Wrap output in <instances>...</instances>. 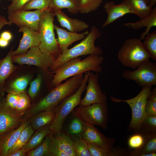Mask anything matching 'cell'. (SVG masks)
I'll use <instances>...</instances> for the list:
<instances>
[{
    "label": "cell",
    "instance_id": "cell-32",
    "mask_svg": "<svg viewBox=\"0 0 156 156\" xmlns=\"http://www.w3.org/2000/svg\"><path fill=\"white\" fill-rule=\"evenodd\" d=\"M72 140L75 156H91L88 143L83 138L70 135Z\"/></svg>",
    "mask_w": 156,
    "mask_h": 156
},
{
    "label": "cell",
    "instance_id": "cell-47",
    "mask_svg": "<svg viewBox=\"0 0 156 156\" xmlns=\"http://www.w3.org/2000/svg\"><path fill=\"white\" fill-rule=\"evenodd\" d=\"M156 3V0H151V2L149 4V6L151 8H153L154 7Z\"/></svg>",
    "mask_w": 156,
    "mask_h": 156
},
{
    "label": "cell",
    "instance_id": "cell-8",
    "mask_svg": "<svg viewBox=\"0 0 156 156\" xmlns=\"http://www.w3.org/2000/svg\"><path fill=\"white\" fill-rule=\"evenodd\" d=\"M152 87H143L141 91L135 97L123 100L110 97L111 101L115 103L125 102L130 107L132 111V117L128 128L130 131L138 132L141 125L146 117L145 107L147 97L151 90Z\"/></svg>",
    "mask_w": 156,
    "mask_h": 156
},
{
    "label": "cell",
    "instance_id": "cell-4",
    "mask_svg": "<svg viewBox=\"0 0 156 156\" xmlns=\"http://www.w3.org/2000/svg\"><path fill=\"white\" fill-rule=\"evenodd\" d=\"M140 38H130L126 40L117 55L118 60L125 67L136 68L150 56L143 42Z\"/></svg>",
    "mask_w": 156,
    "mask_h": 156
},
{
    "label": "cell",
    "instance_id": "cell-36",
    "mask_svg": "<svg viewBox=\"0 0 156 156\" xmlns=\"http://www.w3.org/2000/svg\"><path fill=\"white\" fill-rule=\"evenodd\" d=\"M145 112L146 116H156V88L151 90L146 101Z\"/></svg>",
    "mask_w": 156,
    "mask_h": 156
},
{
    "label": "cell",
    "instance_id": "cell-39",
    "mask_svg": "<svg viewBox=\"0 0 156 156\" xmlns=\"http://www.w3.org/2000/svg\"><path fill=\"white\" fill-rule=\"evenodd\" d=\"M144 140V134L140 132H136L129 138L128 146L130 148L132 149L139 148L143 144Z\"/></svg>",
    "mask_w": 156,
    "mask_h": 156
},
{
    "label": "cell",
    "instance_id": "cell-10",
    "mask_svg": "<svg viewBox=\"0 0 156 156\" xmlns=\"http://www.w3.org/2000/svg\"><path fill=\"white\" fill-rule=\"evenodd\" d=\"M55 60L52 55L42 52L38 47L30 48L24 54L12 56L13 63L35 66L45 71L49 70Z\"/></svg>",
    "mask_w": 156,
    "mask_h": 156
},
{
    "label": "cell",
    "instance_id": "cell-49",
    "mask_svg": "<svg viewBox=\"0 0 156 156\" xmlns=\"http://www.w3.org/2000/svg\"><path fill=\"white\" fill-rule=\"evenodd\" d=\"M146 3H147V4H148V5L149 4L151 0H145Z\"/></svg>",
    "mask_w": 156,
    "mask_h": 156
},
{
    "label": "cell",
    "instance_id": "cell-3",
    "mask_svg": "<svg viewBox=\"0 0 156 156\" xmlns=\"http://www.w3.org/2000/svg\"><path fill=\"white\" fill-rule=\"evenodd\" d=\"M101 33L95 26L91 27L90 32L80 42L60 54L55 60L49 70L53 73L61 65L68 60L81 56L91 54L100 55L103 51L95 45L96 40L101 36Z\"/></svg>",
    "mask_w": 156,
    "mask_h": 156
},
{
    "label": "cell",
    "instance_id": "cell-27",
    "mask_svg": "<svg viewBox=\"0 0 156 156\" xmlns=\"http://www.w3.org/2000/svg\"><path fill=\"white\" fill-rule=\"evenodd\" d=\"M123 2L128 6L131 13L137 15L140 19L147 17L152 10L145 0H124Z\"/></svg>",
    "mask_w": 156,
    "mask_h": 156
},
{
    "label": "cell",
    "instance_id": "cell-44",
    "mask_svg": "<svg viewBox=\"0 0 156 156\" xmlns=\"http://www.w3.org/2000/svg\"><path fill=\"white\" fill-rule=\"evenodd\" d=\"M0 37L9 41L12 38V35L9 31H5L1 33Z\"/></svg>",
    "mask_w": 156,
    "mask_h": 156
},
{
    "label": "cell",
    "instance_id": "cell-1",
    "mask_svg": "<svg viewBox=\"0 0 156 156\" xmlns=\"http://www.w3.org/2000/svg\"><path fill=\"white\" fill-rule=\"evenodd\" d=\"M83 74L72 77L63 83L54 87L47 95L37 102L31 105L25 112V118H29L41 111L52 110L65 99L74 93L83 79Z\"/></svg>",
    "mask_w": 156,
    "mask_h": 156
},
{
    "label": "cell",
    "instance_id": "cell-13",
    "mask_svg": "<svg viewBox=\"0 0 156 156\" xmlns=\"http://www.w3.org/2000/svg\"><path fill=\"white\" fill-rule=\"evenodd\" d=\"M19 31L23 33V36L17 49L15 51H12V56L24 54L30 48L38 47L40 42V36L38 31L23 26L19 27Z\"/></svg>",
    "mask_w": 156,
    "mask_h": 156
},
{
    "label": "cell",
    "instance_id": "cell-45",
    "mask_svg": "<svg viewBox=\"0 0 156 156\" xmlns=\"http://www.w3.org/2000/svg\"><path fill=\"white\" fill-rule=\"evenodd\" d=\"M9 44V41L6 40L0 37V47H5L8 46Z\"/></svg>",
    "mask_w": 156,
    "mask_h": 156
},
{
    "label": "cell",
    "instance_id": "cell-50",
    "mask_svg": "<svg viewBox=\"0 0 156 156\" xmlns=\"http://www.w3.org/2000/svg\"><path fill=\"white\" fill-rule=\"evenodd\" d=\"M7 0V1H11L12 0Z\"/></svg>",
    "mask_w": 156,
    "mask_h": 156
},
{
    "label": "cell",
    "instance_id": "cell-30",
    "mask_svg": "<svg viewBox=\"0 0 156 156\" xmlns=\"http://www.w3.org/2000/svg\"><path fill=\"white\" fill-rule=\"evenodd\" d=\"M53 133L51 132L40 144L26 154L27 156H49L52 142Z\"/></svg>",
    "mask_w": 156,
    "mask_h": 156
},
{
    "label": "cell",
    "instance_id": "cell-14",
    "mask_svg": "<svg viewBox=\"0 0 156 156\" xmlns=\"http://www.w3.org/2000/svg\"><path fill=\"white\" fill-rule=\"evenodd\" d=\"M82 138L88 143L101 147L110 148L114 147L115 139L107 137L94 125L85 123Z\"/></svg>",
    "mask_w": 156,
    "mask_h": 156
},
{
    "label": "cell",
    "instance_id": "cell-46",
    "mask_svg": "<svg viewBox=\"0 0 156 156\" xmlns=\"http://www.w3.org/2000/svg\"><path fill=\"white\" fill-rule=\"evenodd\" d=\"M156 152L148 153L142 155L141 156H156Z\"/></svg>",
    "mask_w": 156,
    "mask_h": 156
},
{
    "label": "cell",
    "instance_id": "cell-20",
    "mask_svg": "<svg viewBox=\"0 0 156 156\" xmlns=\"http://www.w3.org/2000/svg\"><path fill=\"white\" fill-rule=\"evenodd\" d=\"M53 12L60 26L69 31L78 33L88 27V25L85 22L70 18L61 10H56Z\"/></svg>",
    "mask_w": 156,
    "mask_h": 156
},
{
    "label": "cell",
    "instance_id": "cell-26",
    "mask_svg": "<svg viewBox=\"0 0 156 156\" xmlns=\"http://www.w3.org/2000/svg\"><path fill=\"white\" fill-rule=\"evenodd\" d=\"M49 125L37 130L33 134L26 144L23 147L27 153L38 147L45 138L51 132Z\"/></svg>",
    "mask_w": 156,
    "mask_h": 156
},
{
    "label": "cell",
    "instance_id": "cell-21",
    "mask_svg": "<svg viewBox=\"0 0 156 156\" xmlns=\"http://www.w3.org/2000/svg\"><path fill=\"white\" fill-rule=\"evenodd\" d=\"M52 149L60 150L68 156H75L73 142L70 136L62 131L53 133L51 149Z\"/></svg>",
    "mask_w": 156,
    "mask_h": 156
},
{
    "label": "cell",
    "instance_id": "cell-37",
    "mask_svg": "<svg viewBox=\"0 0 156 156\" xmlns=\"http://www.w3.org/2000/svg\"><path fill=\"white\" fill-rule=\"evenodd\" d=\"M50 3V0H30L19 10H30L36 9L43 11L49 9Z\"/></svg>",
    "mask_w": 156,
    "mask_h": 156
},
{
    "label": "cell",
    "instance_id": "cell-7",
    "mask_svg": "<svg viewBox=\"0 0 156 156\" xmlns=\"http://www.w3.org/2000/svg\"><path fill=\"white\" fill-rule=\"evenodd\" d=\"M107 105L106 101L86 106L79 105L73 111V114L85 123L97 125L107 129L108 121Z\"/></svg>",
    "mask_w": 156,
    "mask_h": 156
},
{
    "label": "cell",
    "instance_id": "cell-48",
    "mask_svg": "<svg viewBox=\"0 0 156 156\" xmlns=\"http://www.w3.org/2000/svg\"><path fill=\"white\" fill-rule=\"evenodd\" d=\"M4 98V97L0 96V107L3 105Z\"/></svg>",
    "mask_w": 156,
    "mask_h": 156
},
{
    "label": "cell",
    "instance_id": "cell-41",
    "mask_svg": "<svg viewBox=\"0 0 156 156\" xmlns=\"http://www.w3.org/2000/svg\"><path fill=\"white\" fill-rule=\"evenodd\" d=\"M30 0H12V3L7 7L8 14L20 10Z\"/></svg>",
    "mask_w": 156,
    "mask_h": 156
},
{
    "label": "cell",
    "instance_id": "cell-17",
    "mask_svg": "<svg viewBox=\"0 0 156 156\" xmlns=\"http://www.w3.org/2000/svg\"><path fill=\"white\" fill-rule=\"evenodd\" d=\"M24 118L19 115L3 105L0 107V135L18 127Z\"/></svg>",
    "mask_w": 156,
    "mask_h": 156
},
{
    "label": "cell",
    "instance_id": "cell-22",
    "mask_svg": "<svg viewBox=\"0 0 156 156\" xmlns=\"http://www.w3.org/2000/svg\"><path fill=\"white\" fill-rule=\"evenodd\" d=\"M128 28L138 30L146 27V29L140 35V39L144 40L149 33L151 27L156 26V7L153 8L150 13L147 17L133 22L127 23L124 24Z\"/></svg>",
    "mask_w": 156,
    "mask_h": 156
},
{
    "label": "cell",
    "instance_id": "cell-12",
    "mask_svg": "<svg viewBox=\"0 0 156 156\" xmlns=\"http://www.w3.org/2000/svg\"><path fill=\"white\" fill-rule=\"evenodd\" d=\"M98 78L97 73L94 74L90 72L87 81L88 84L85 88L86 95L81 99L80 105L86 106L106 101L107 96L102 91L98 83Z\"/></svg>",
    "mask_w": 156,
    "mask_h": 156
},
{
    "label": "cell",
    "instance_id": "cell-40",
    "mask_svg": "<svg viewBox=\"0 0 156 156\" xmlns=\"http://www.w3.org/2000/svg\"><path fill=\"white\" fill-rule=\"evenodd\" d=\"M42 77L40 75H38L36 77L31 83L28 90L29 96L34 99L36 96L40 88Z\"/></svg>",
    "mask_w": 156,
    "mask_h": 156
},
{
    "label": "cell",
    "instance_id": "cell-19",
    "mask_svg": "<svg viewBox=\"0 0 156 156\" xmlns=\"http://www.w3.org/2000/svg\"><path fill=\"white\" fill-rule=\"evenodd\" d=\"M104 8L107 14V17L102 25L103 27L110 25L127 14L131 13L128 6L123 1L117 4L112 1H108L105 4Z\"/></svg>",
    "mask_w": 156,
    "mask_h": 156
},
{
    "label": "cell",
    "instance_id": "cell-2",
    "mask_svg": "<svg viewBox=\"0 0 156 156\" xmlns=\"http://www.w3.org/2000/svg\"><path fill=\"white\" fill-rule=\"evenodd\" d=\"M103 60L102 56L91 54L82 60L79 57L68 60L53 73L55 74L51 81V87H54L70 77L83 74L87 71L101 72V65Z\"/></svg>",
    "mask_w": 156,
    "mask_h": 156
},
{
    "label": "cell",
    "instance_id": "cell-24",
    "mask_svg": "<svg viewBox=\"0 0 156 156\" xmlns=\"http://www.w3.org/2000/svg\"><path fill=\"white\" fill-rule=\"evenodd\" d=\"M55 115L54 109L40 112L29 118V123L34 130L47 125H50L53 120Z\"/></svg>",
    "mask_w": 156,
    "mask_h": 156
},
{
    "label": "cell",
    "instance_id": "cell-25",
    "mask_svg": "<svg viewBox=\"0 0 156 156\" xmlns=\"http://www.w3.org/2000/svg\"><path fill=\"white\" fill-rule=\"evenodd\" d=\"M144 134L145 140L143 145L137 149L130 148L128 150V156H141L142 154L156 152V133Z\"/></svg>",
    "mask_w": 156,
    "mask_h": 156
},
{
    "label": "cell",
    "instance_id": "cell-11",
    "mask_svg": "<svg viewBox=\"0 0 156 156\" xmlns=\"http://www.w3.org/2000/svg\"><path fill=\"white\" fill-rule=\"evenodd\" d=\"M42 11L19 10L8 14V21L12 24H15L19 27L26 26L30 29L38 31V24Z\"/></svg>",
    "mask_w": 156,
    "mask_h": 156
},
{
    "label": "cell",
    "instance_id": "cell-5",
    "mask_svg": "<svg viewBox=\"0 0 156 156\" xmlns=\"http://www.w3.org/2000/svg\"><path fill=\"white\" fill-rule=\"evenodd\" d=\"M90 71L85 73L81 83L73 94L64 99L54 109L55 118L49 125V128L53 133L62 131L63 123L66 117L75 108L80 105L81 95L85 90Z\"/></svg>",
    "mask_w": 156,
    "mask_h": 156
},
{
    "label": "cell",
    "instance_id": "cell-35",
    "mask_svg": "<svg viewBox=\"0 0 156 156\" xmlns=\"http://www.w3.org/2000/svg\"><path fill=\"white\" fill-rule=\"evenodd\" d=\"M143 43L150 58L156 61V31L149 33L145 37Z\"/></svg>",
    "mask_w": 156,
    "mask_h": 156
},
{
    "label": "cell",
    "instance_id": "cell-23",
    "mask_svg": "<svg viewBox=\"0 0 156 156\" xmlns=\"http://www.w3.org/2000/svg\"><path fill=\"white\" fill-rule=\"evenodd\" d=\"M12 47L6 56L0 59V96L4 97L6 80L16 70V67L13 64L12 60Z\"/></svg>",
    "mask_w": 156,
    "mask_h": 156
},
{
    "label": "cell",
    "instance_id": "cell-29",
    "mask_svg": "<svg viewBox=\"0 0 156 156\" xmlns=\"http://www.w3.org/2000/svg\"><path fill=\"white\" fill-rule=\"evenodd\" d=\"M30 80V77L27 75L18 77L5 86V91L8 93L17 94L25 92Z\"/></svg>",
    "mask_w": 156,
    "mask_h": 156
},
{
    "label": "cell",
    "instance_id": "cell-34",
    "mask_svg": "<svg viewBox=\"0 0 156 156\" xmlns=\"http://www.w3.org/2000/svg\"><path fill=\"white\" fill-rule=\"evenodd\" d=\"M103 0H80L79 12L86 14L97 10L102 3Z\"/></svg>",
    "mask_w": 156,
    "mask_h": 156
},
{
    "label": "cell",
    "instance_id": "cell-28",
    "mask_svg": "<svg viewBox=\"0 0 156 156\" xmlns=\"http://www.w3.org/2000/svg\"><path fill=\"white\" fill-rule=\"evenodd\" d=\"M79 2L80 0H50L49 10L53 12L66 9L70 13L76 14L79 12Z\"/></svg>",
    "mask_w": 156,
    "mask_h": 156
},
{
    "label": "cell",
    "instance_id": "cell-16",
    "mask_svg": "<svg viewBox=\"0 0 156 156\" xmlns=\"http://www.w3.org/2000/svg\"><path fill=\"white\" fill-rule=\"evenodd\" d=\"M29 123V118H24L18 127L11 129L0 135V156H7L23 129Z\"/></svg>",
    "mask_w": 156,
    "mask_h": 156
},
{
    "label": "cell",
    "instance_id": "cell-6",
    "mask_svg": "<svg viewBox=\"0 0 156 156\" xmlns=\"http://www.w3.org/2000/svg\"><path fill=\"white\" fill-rule=\"evenodd\" d=\"M54 13L49 9L42 12L38 28L41 37L38 47L42 52L53 55L59 53V48L54 31Z\"/></svg>",
    "mask_w": 156,
    "mask_h": 156
},
{
    "label": "cell",
    "instance_id": "cell-43",
    "mask_svg": "<svg viewBox=\"0 0 156 156\" xmlns=\"http://www.w3.org/2000/svg\"><path fill=\"white\" fill-rule=\"evenodd\" d=\"M12 24L3 16L0 14V31L5 25H11Z\"/></svg>",
    "mask_w": 156,
    "mask_h": 156
},
{
    "label": "cell",
    "instance_id": "cell-15",
    "mask_svg": "<svg viewBox=\"0 0 156 156\" xmlns=\"http://www.w3.org/2000/svg\"><path fill=\"white\" fill-rule=\"evenodd\" d=\"M3 105L17 114L24 117L31 105L29 96L25 92L18 94L8 93L4 98Z\"/></svg>",
    "mask_w": 156,
    "mask_h": 156
},
{
    "label": "cell",
    "instance_id": "cell-18",
    "mask_svg": "<svg viewBox=\"0 0 156 156\" xmlns=\"http://www.w3.org/2000/svg\"><path fill=\"white\" fill-rule=\"evenodd\" d=\"M54 28L57 35V41L62 53L67 50L73 42L84 39L89 33L88 31L81 33L71 32L56 25Z\"/></svg>",
    "mask_w": 156,
    "mask_h": 156
},
{
    "label": "cell",
    "instance_id": "cell-38",
    "mask_svg": "<svg viewBox=\"0 0 156 156\" xmlns=\"http://www.w3.org/2000/svg\"><path fill=\"white\" fill-rule=\"evenodd\" d=\"M138 132L144 134L156 133V116H146Z\"/></svg>",
    "mask_w": 156,
    "mask_h": 156
},
{
    "label": "cell",
    "instance_id": "cell-42",
    "mask_svg": "<svg viewBox=\"0 0 156 156\" xmlns=\"http://www.w3.org/2000/svg\"><path fill=\"white\" fill-rule=\"evenodd\" d=\"M26 152L22 148L11 153L9 156H26Z\"/></svg>",
    "mask_w": 156,
    "mask_h": 156
},
{
    "label": "cell",
    "instance_id": "cell-33",
    "mask_svg": "<svg viewBox=\"0 0 156 156\" xmlns=\"http://www.w3.org/2000/svg\"><path fill=\"white\" fill-rule=\"evenodd\" d=\"M85 123L78 117L74 115L68 127V131L70 135L82 138Z\"/></svg>",
    "mask_w": 156,
    "mask_h": 156
},
{
    "label": "cell",
    "instance_id": "cell-9",
    "mask_svg": "<svg viewBox=\"0 0 156 156\" xmlns=\"http://www.w3.org/2000/svg\"><path fill=\"white\" fill-rule=\"evenodd\" d=\"M136 70H125L122 73L124 79L134 81L142 88L156 85V64L149 60L140 65Z\"/></svg>",
    "mask_w": 156,
    "mask_h": 156
},
{
    "label": "cell",
    "instance_id": "cell-31",
    "mask_svg": "<svg viewBox=\"0 0 156 156\" xmlns=\"http://www.w3.org/2000/svg\"><path fill=\"white\" fill-rule=\"evenodd\" d=\"M34 130L29 123L22 131L14 145L9 151L7 156L22 148L34 134Z\"/></svg>",
    "mask_w": 156,
    "mask_h": 156
}]
</instances>
